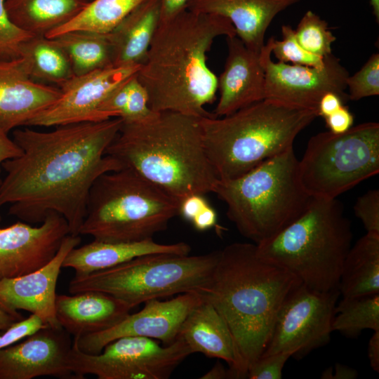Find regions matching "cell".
<instances>
[{
    "label": "cell",
    "instance_id": "cell-1",
    "mask_svg": "<svg viewBox=\"0 0 379 379\" xmlns=\"http://www.w3.org/2000/svg\"><path fill=\"white\" fill-rule=\"evenodd\" d=\"M122 119L55 126L51 131L25 127L13 131L22 154L4 161L0 207L21 221L41 224L50 213L61 215L70 234L79 235L90 190L101 175L124 168L105 151Z\"/></svg>",
    "mask_w": 379,
    "mask_h": 379
},
{
    "label": "cell",
    "instance_id": "cell-2",
    "mask_svg": "<svg viewBox=\"0 0 379 379\" xmlns=\"http://www.w3.org/2000/svg\"><path fill=\"white\" fill-rule=\"evenodd\" d=\"M302 282L264 259L256 244L235 242L220 250L211 279L201 293L225 321L234 341L232 378H246L262 355L284 300Z\"/></svg>",
    "mask_w": 379,
    "mask_h": 379
},
{
    "label": "cell",
    "instance_id": "cell-3",
    "mask_svg": "<svg viewBox=\"0 0 379 379\" xmlns=\"http://www.w3.org/2000/svg\"><path fill=\"white\" fill-rule=\"evenodd\" d=\"M223 35L237 36L230 20L187 8L159 24L137 72L153 111L215 116L204 107L215 100L218 91V77L208 66L207 53Z\"/></svg>",
    "mask_w": 379,
    "mask_h": 379
},
{
    "label": "cell",
    "instance_id": "cell-4",
    "mask_svg": "<svg viewBox=\"0 0 379 379\" xmlns=\"http://www.w3.org/2000/svg\"><path fill=\"white\" fill-rule=\"evenodd\" d=\"M105 153L180 201L213 193L218 180L205 151L199 118L179 112L123 122Z\"/></svg>",
    "mask_w": 379,
    "mask_h": 379
},
{
    "label": "cell",
    "instance_id": "cell-5",
    "mask_svg": "<svg viewBox=\"0 0 379 379\" xmlns=\"http://www.w3.org/2000/svg\"><path fill=\"white\" fill-rule=\"evenodd\" d=\"M318 109L263 99L223 117L199 118L204 146L218 179H234L293 147Z\"/></svg>",
    "mask_w": 379,
    "mask_h": 379
},
{
    "label": "cell",
    "instance_id": "cell-6",
    "mask_svg": "<svg viewBox=\"0 0 379 379\" xmlns=\"http://www.w3.org/2000/svg\"><path fill=\"white\" fill-rule=\"evenodd\" d=\"M352 232L341 203L312 197L304 212L272 238L256 244L264 260L316 291L338 288Z\"/></svg>",
    "mask_w": 379,
    "mask_h": 379
},
{
    "label": "cell",
    "instance_id": "cell-7",
    "mask_svg": "<svg viewBox=\"0 0 379 379\" xmlns=\"http://www.w3.org/2000/svg\"><path fill=\"white\" fill-rule=\"evenodd\" d=\"M293 147L231 180L218 179L213 193L244 237L259 244L296 220L312 197L299 177Z\"/></svg>",
    "mask_w": 379,
    "mask_h": 379
},
{
    "label": "cell",
    "instance_id": "cell-8",
    "mask_svg": "<svg viewBox=\"0 0 379 379\" xmlns=\"http://www.w3.org/2000/svg\"><path fill=\"white\" fill-rule=\"evenodd\" d=\"M180 202L130 168L109 171L90 190L79 234L113 242L152 239L178 215Z\"/></svg>",
    "mask_w": 379,
    "mask_h": 379
},
{
    "label": "cell",
    "instance_id": "cell-9",
    "mask_svg": "<svg viewBox=\"0 0 379 379\" xmlns=\"http://www.w3.org/2000/svg\"><path fill=\"white\" fill-rule=\"evenodd\" d=\"M220 251L190 255L153 253L70 280V294L96 291L110 294L131 308L153 299L196 292L207 286Z\"/></svg>",
    "mask_w": 379,
    "mask_h": 379
},
{
    "label": "cell",
    "instance_id": "cell-10",
    "mask_svg": "<svg viewBox=\"0 0 379 379\" xmlns=\"http://www.w3.org/2000/svg\"><path fill=\"white\" fill-rule=\"evenodd\" d=\"M379 172V124L363 123L343 133L321 132L307 142L298 173L313 198L334 199Z\"/></svg>",
    "mask_w": 379,
    "mask_h": 379
},
{
    "label": "cell",
    "instance_id": "cell-11",
    "mask_svg": "<svg viewBox=\"0 0 379 379\" xmlns=\"http://www.w3.org/2000/svg\"><path fill=\"white\" fill-rule=\"evenodd\" d=\"M192 354L178 338L163 347L152 338L125 336L109 343L97 354L81 351L73 340L67 366L76 379L86 374L99 379H167Z\"/></svg>",
    "mask_w": 379,
    "mask_h": 379
},
{
    "label": "cell",
    "instance_id": "cell-12",
    "mask_svg": "<svg viewBox=\"0 0 379 379\" xmlns=\"http://www.w3.org/2000/svg\"><path fill=\"white\" fill-rule=\"evenodd\" d=\"M340 295L338 288L319 291L300 284L281 305L261 356L285 352L300 359L326 345L331 340V324Z\"/></svg>",
    "mask_w": 379,
    "mask_h": 379
},
{
    "label": "cell",
    "instance_id": "cell-13",
    "mask_svg": "<svg viewBox=\"0 0 379 379\" xmlns=\"http://www.w3.org/2000/svg\"><path fill=\"white\" fill-rule=\"evenodd\" d=\"M267 41L260 53L265 72V99L314 108L327 93H336L345 102L349 99L345 93L349 72L332 53L324 57L322 67L274 62Z\"/></svg>",
    "mask_w": 379,
    "mask_h": 379
},
{
    "label": "cell",
    "instance_id": "cell-14",
    "mask_svg": "<svg viewBox=\"0 0 379 379\" xmlns=\"http://www.w3.org/2000/svg\"><path fill=\"white\" fill-rule=\"evenodd\" d=\"M202 300L196 292L167 300H149L140 311L129 314L112 327L73 340L81 351L90 354H100L107 344L125 336L149 338L168 345L176 340L184 320Z\"/></svg>",
    "mask_w": 379,
    "mask_h": 379
},
{
    "label": "cell",
    "instance_id": "cell-15",
    "mask_svg": "<svg viewBox=\"0 0 379 379\" xmlns=\"http://www.w3.org/2000/svg\"><path fill=\"white\" fill-rule=\"evenodd\" d=\"M140 65L111 66L72 78L59 86L60 98L34 117L27 126H57L101 121L100 107L121 84L137 74Z\"/></svg>",
    "mask_w": 379,
    "mask_h": 379
},
{
    "label": "cell",
    "instance_id": "cell-16",
    "mask_svg": "<svg viewBox=\"0 0 379 379\" xmlns=\"http://www.w3.org/2000/svg\"><path fill=\"white\" fill-rule=\"evenodd\" d=\"M69 234L67 220L56 213H50L39 226L19 221L0 229V281L44 266Z\"/></svg>",
    "mask_w": 379,
    "mask_h": 379
},
{
    "label": "cell",
    "instance_id": "cell-17",
    "mask_svg": "<svg viewBox=\"0 0 379 379\" xmlns=\"http://www.w3.org/2000/svg\"><path fill=\"white\" fill-rule=\"evenodd\" d=\"M73 341L62 327L46 326L0 350V379L76 378L67 366Z\"/></svg>",
    "mask_w": 379,
    "mask_h": 379
},
{
    "label": "cell",
    "instance_id": "cell-18",
    "mask_svg": "<svg viewBox=\"0 0 379 379\" xmlns=\"http://www.w3.org/2000/svg\"><path fill=\"white\" fill-rule=\"evenodd\" d=\"M81 242L79 235L68 234L55 255L44 266L27 274L0 281V309L23 318L18 310L39 316L47 326L58 328L55 315V288L68 253Z\"/></svg>",
    "mask_w": 379,
    "mask_h": 379
},
{
    "label": "cell",
    "instance_id": "cell-19",
    "mask_svg": "<svg viewBox=\"0 0 379 379\" xmlns=\"http://www.w3.org/2000/svg\"><path fill=\"white\" fill-rule=\"evenodd\" d=\"M60 95L59 87L33 80L20 58L0 60V127L6 133L27 126Z\"/></svg>",
    "mask_w": 379,
    "mask_h": 379
},
{
    "label": "cell",
    "instance_id": "cell-20",
    "mask_svg": "<svg viewBox=\"0 0 379 379\" xmlns=\"http://www.w3.org/2000/svg\"><path fill=\"white\" fill-rule=\"evenodd\" d=\"M228 54L218 77L220 98L215 117L229 115L265 99V72L260 53L248 48L237 36L226 37Z\"/></svg>",
    "mask_w": 379,
    "mask_h": 379
},
{
    "label": "cell",
    "instance_id": "cell-21",
    "mask_svg": "<svg viewBox=\"0 0 379 379\" xmlns=\"http://www.w3.org/2000/svg\"><path fill=\"white\" fill-rule=\"evenodd\" d=\"M55 308L59 324L74 338L109 328L132 309L121 300L96 291L57 295Z\"/></svg>",
    "mask_w": 379,
    "mask_h": 379
},
{
    "label": "cell",
    "instance_id": "cell-22",
    "mask_svg": "<svg viewBox=\"0 0 379 379\" xmlns=\"http://www.w3.org/2000/svg\"><path fill=\"white\" fill-rule=\"evenodd\" d=\"M300 0H190L187 9L223 17L245 46L260 53L266 30L281 11Z\"/></svg>",
    "mask_w": 379,
    "mask_h": 379
},
{
    "label": "cell",
    "instance_id": "cell-23",
    "mask_svg": "<svg viewBox=\"0 0 379 379\" xmlns=\"http://www.w3.org/2000/svg\"><path fill=\"white\" fill-rule=\"evenodd\" d=\"M190 251V246L185 242L163 244L155 242L153 239L136 242L94 239L82 246L72 248L65 257L62 267L72 268L75 275H84L112 267L144 255H188Z\"/></svg>",
    "mask_w": 379,
    "mask_h": 379
},
{
    "label": "cell",
    "instance_id": "cell-24",
    "mask_svg": "<svg viewBox=\"0 0 379 379\" xmlns=\"http://www.w3.org/2000/svg\"><path fill=\"white\" fill-rule=\"evenodd\" d=\"M178 339L183 340L193 353L224 360L232 373L237 365V350L232 335L222 317L204 299L187 316Z\"/></svg>",
    "mask_w": 379,
    "mask_h": 379
},
{
    "label": "cell",
    "instance_id": "cell-25",
    "mask_svg": "<svg viewBox=\"0 0 379 379\" xmlns=\"http://www.w3.org/2000/svg\"><path fill=\"white\" fill-rule=\"evenodd\" d=\"M160 23V0H145L108 34L114 66L141 65Z\"/></svg>",
    "mask_w": 379,
    "mask_h": 379
},
{
    "label": "cell",
    "instance_id": "cell-26",
    "mask_svg": "<svg viewBox=\"0 0 379 379\" xmlns=\"http://www.w3.org/2000/svg\"><path fill=\"white\" fill-rule=\"evenodd\" d=\"M88 0H5L11 22L33 36H46L77 15Z\"/></svg>",
    "mask_w": 379,
    "mask_h": 379
},
{
    "label": "cell",
    "instance_id": "cell-27",
    "mask_svg": "<svg viewBox=\"0 0 379 379\" xmlns=\"http://www.w3.org/2000/svg\"><path fill=\"white\" fill-rule=\"evenodd\" d=\"M338 289L343 298L379 293V234L366 232L351 246Z\"/></svg>",
    "mask_w": 379,
    "mask_h": 379
},
{
    "label": "cell",
    "instance_id": "cell-28",
    "mask_svg": "<svg viewBox=\"0 0 379 379\" xmlns=\"http://www.w3.org/2000/svg\"><path fill=\"white\" fill-rule=\"evenodd\" d=\"M19 58L29 76L38 82L59 87L74 76L67 54L55 39L31 36L20 44Z\"/></svg>",
    "mask_w": 379,
    "mask_h": 379
},
{
    "label": "cell",
    "instance_id": "cell-29",
    "mask_svg": "<svg viewBox=\"0 0 379 379\" xmlns=\"http://www.w3.org/2000/svg\"><path fill=\"white\" fill-rule=\"evenodd\" d=\"M53 39L67 54L74 76L114 66L113 50L107 34L74 30Z\"/></svg>",
    "mask_w": 379,
    "mask_h": 379
},
{
    "label": "cell",
    "instance_id": "cell-30",
    "mask_svg": "<svg viewBox=\"0 0 379 379\" xmlns=\"http://www.w3.org/2000/svg\"><path fill=\"white\" fill-rule=\"evenodd\" d=\"M145 1L91 0L73 19L45 36L53 39L74 30L109 34L133 9Z\"/></svg>",
    "mask_w": 379,
    "mask_h": 379
},
{
    "label": "cell",
    "instance_id": "cell-31",
    "mask_svg": "<svg viewBox=\"0 0 379 379\" xmlns=\"http://www.w3.org/2000/svg\"><path fill=\"white\" fill-rule=\"evenodd\" d=\"M147 92L137 74L118 86L107 97L100 110L102 121L119 117L124 123L139 122L153 117Z\"/></svg>",
    "mask_w": 379,
    "mask_h": 379
},
{
    "label": "cell",
    "instance_id": "cell-32",
    "mask_svg": "<svg viewBox=\"0 0 379 379\" xmlns=\"http://www.w3.org/2000/svg\"><path fill=\"white\" fill-rule=\"evenodd\" d=\"M332 331L356 338L362 331H379V293L343 298L335 305Z\"/></svg>",
    "mask_w": 379,
    "mask_h": 379
},
{
    "label": "cell",
    "instance_id": "cell-33",
    "mask_svg": "<svg viewBox=\"0 0 379 379\" xmlns=\"http://www.w3.org/2000/svg\"><path fill=\"white\" fill-rule=\"evenodd\" d=\"M295 35L302 48L321 57L331 54V45L336 39L328 30L327 22L312 11L302 16Z\"/></svg>",
    "mask_w": 379,
    "mask_h": 379
},
{
    "label": "cell",
    "instance_id": "cell-34",
    "mask_svg": "<svg viewBox=\"0 0 379 379\" xmlns=\"http://www.w3.org/2000/svg\"><path fill=\"white\" fill-rule=\"evenodd\" d=\"M281 32L282 40L279 41L274 37L268 40L272 53L279 61L315 67H324V57L312 54L302 48L296 40L294 29L290 26L283 25Z\"/></svg>",
    "mask_w": 379,
    "mask_h": 379
},
{
    "label": "cell",
    "instance_id": "cell-35",
    "mask_svg": "<svg viewBox=\"0 0 379 379\" xmlns=\"http://www.w3.org/2000/svg\"><path fill=\"white\" fill-rule=\"evenodd\" d=\"M348 98L360 100L379 94V54H373L364 65L346 81Z\"/></svg>",
    "mask_w": 379,
    "mask_h": 379
},
{
    "label": "cell",
    "instance_id": "cell-36",
    "mask_svg": "<svg viewBox=\"0 0 379 379\" xmlns=\"http://www.w3.org/2000/svg\"><path fill=\"white\" fill-rule=\"evenodd\" d=\"M32 36L11 22L6 9L5 0H0V60L18 58L20 44Z\"/></svg>",
    "mask_w": 379,
    "mask_h": 379
},
{
    "label": "cell",
    "instance_id": "cell-37",
    "mask_svg": "<svg viewBox=\"0 0 379 379\" xmlns=\"http://www.w3.org/2000/svg\"><path fill=\"white\" fill-rule=\"evenodd\" d=\"M289 352H277L259 357L248 368L246 378L249 379H281L282 371Z\"/></svg>",
    "mask_w": 379,
    "mask_h": 379
},
{
    "label": "cell",
    "instance_id": "cell-38",
    "mask_svg": "<svg viewBox=\"0 0 379 379\" xmlns=\"http://www.w3.org/2000/svg\"><path fill=\"white\" fill-rule=\"evenodd\" d=\"M368 233L379 234V190H371L359 197L354 206Z\"/></svg>",
    "mask_w": 379,
    "mask_h": 379
},
{
    "label": "cell",
    "instance_id": "cell-39",
    "mask_svg": "<svg viewBox=\"0 0 379 379\" xmlns=\"http://www.w3.org/2000/svg\"><path fill=\"white\" fill-rule=\"evenodd\" d=\"M46 326H48L44 323L42 319L33 314L26 319L13 323L0 335V350L13 345Z\"/></svg>",
    "mask_w": 379,
    "mask_h": 379
},
{
    "label": "cell",
    "instance_id": "cell-40",
    "mask_svg": "<svg viewBox=\"0 0 379 379\" xmlns=\"http://www.w3.org/2000/svg\"><path fill=\"white\" fill-rule=\"evenodd\" d=\"M324 119L329 131L333 133H343L348 131L354 122L352 114L344 105Z\"/></svg>",
    "mask_w": 379,
    "mask_h": 379
},
{
    "label": "cell",
    "instance_id": "cell-41",
    "mask_svg": "<svg viewBox=\"0 0 379 379\" xmlns=\"http://www.w3.org/2000/svg\"><path fill=\"white\" fill-rule=\"evenodd\" d=\"M208 204L202 194H192L183 198L179 206L178 215L188 222H192L197 213Z\"/></svg>",
    "mask_w": 379,
    "mask_h": 379
},
{
    "label": "cell",
    "instance_id": "cell-42",
    "mask_svg": "<svg viewBox=\"0 0 379 379\" xmlns=\"http://www.w3.org/2000/svg\"><path fill=\"white\" fill-rule=\"evenodd\" d=\"M22 154V149L15 142L8 133L0 127V175L4 161L15 158ZM1 178L0 176V183Z\"/></svg>",
    "mask_w": 379,
    "mask_h": 379
},
{
    "label": "cell",
    "instance_id": "cell-43",
    "mask_svg": "<svg viewBox=\"0 0 379 379\" xmlns=\"http://www.w3.org/2000/svg\"><path fill=\"white\" fill-rule=\"evenodd\" d=\"M218 216L214 208L208 204L192 220L194 228L199 232L206 231L217 225Z\"/></svg>",
    "mask_w": 379,
    "mask_h": 379
},
{
    "label": "cell",
    "instance_id": "cell-44",
    "mask_svg": "<svg viewBox=\"0 0 379 379\" xmlns=\"http://www.w3.org/2000/svg\"><path fill=\"white\" fill-rule=\"evenodd\" d=\"M190 0H160V23L166 22L187 8Z\"/></svg>",
    "mask_w": 379,
    "mask_h": 379
},
{
    "label": "cell",
    "instance_id": "cell-45",
    "mask_svg": "<svg viewBox=\"0 0 379 379\" xmlns=\"http://www.w3.org/2000/svg\"><path fill=\"white\" fill-rule=\"evenodd\" d=\"M345 101L338 94L327 93L324 94L318 105V114L324 118L327 117L343 105Z\"/></svg>",
    "mask_w": 379,
    "mask_h": 379
},
{
    "label": "cell",
    "instance_id": "cell-46",
    "mask_svg": "<svg viewBox=\"0 0 379 379\" xmlns=\"http://www.w3.org/2000/svg\"><path fill=\"white\" fill-rule=\"evenodd\" d=\"M358 376L357 371L346 365L336 364L335 367H328L321 374L324 379H354Z\"/></svg>",
    "mask_w": 379,
    "mask_h": 379
},
{
    "label": "cell",
    "instance_id": "cell-47",
    "mask_svg": "<svg viewBox=\"0 0 379 379\" xmlns=\"http://www.w3.org/2000/svg\"><path fill=\"white\" fill-rule=\"evenodd\" d=\"M368 357L371 367L379 372V331H373L368 346Z\"/></svg>",
    "mask_w": 379,
    "mask_h": 379
},
{
    "label": "cell",
    "instance_id": "cell-48",
    "mask_svg": "<svg viewBox=\"0 0 379 379\" xmlns=\"http://www.w3.org/2000/svg\"><path fill=\"white\" fill-rule=\"evenodd\" d=\"M230 378L229 371H227L222 364L218 361L213 367L204 375V379H223Z\"/></svg>",
    "mask_w": 379,
    "mask_h": 379
},
{
    "label": "cell",
    "instance_id": "cell-49",
    "mask_svg": "<svg viewBox=\"0 0 379 379\" xmlns=\"http://www.w3.org/2000/svg\"><path fill=\"white\" fill-rule=\"evenodd\" d=\"M11 314H8L0 309V331L8 329L13 323L22 319Z\"/></svg>",
    "mask_w": 379,
    "mask_h": 379
},
{
    "label": "cell",
    "instance_id": "cell-50",
    "mask_svg": "<svg viewBox=\"0 0 379 379\" xmlns=\"http://www.w3.org/2000/svg\"><path fill=\"white\" fill-rule=\"evenodd\" d=\"M373 13L377 22L379 21V0H369Z\"/></svg>",
    "mask_w": 379,
    "mask_h": 379
},
{
    "label": "cell",
    "instance_id": "cell-51",
    "mask_svg": "<svg viewBox=\"0 0 379 379\" xmlns=\"http://www.w3.org/2000/svg\"><path fill=\"white\" fill-rule=\"evenodd\" d=\"M1 216L0 215V223H1Z\"/></svg>",
    "mask_w": 379,
    "mask_h": 379
},
{
    "label": "cell",
    "instance_id": "cell-52",
    "mask_svg": "<svg viewBox=\"0 0 379 379\" xmlns=\"http://www.w3.org/2000/svg\"><path fill=\"white\" fill-rule=\"evenodd\" d=\"M89 1H91V0H88Z\"/></svg>",
    "mask_w": 379,
    "mask_h": 379
}]
</instances>
